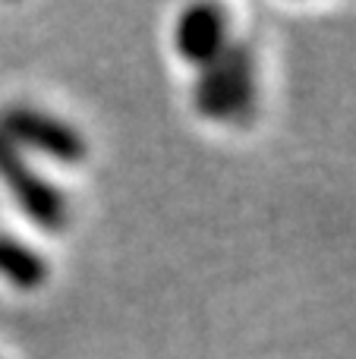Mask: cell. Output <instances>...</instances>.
Returning <instances> with one entry per match:
<instances>
[{
  "instance_id": "cell-3",
  "label": "cell",
  "mask_w": 356,
  "mask_h": 359,
  "mask_svg": "<svg viewBox=\"0 0 356 359\" xmlns=\"http://www.w3.org/2000/svg\"><path fill=\"white\" fill-rule=\"evenodd\" d=\"M0 180L6 183V189H13L19 208L35 224H41L44 230H60L67 224V198H63V192L54 189L44 177H38L25 164L22 151L4 133H0Z\"/></svg>"
},
{
  "instance_id": "cell-4",
  "label": "cell",
  "mask_w": 356,
  "mask_h": 359,
  "mask_svg": "<svg viewBox=\"0 0 356 359\" xmlns=\"http://www.w3.org/2000/svg\"><path fill=\"white\" fill-rule=\"evenodd\" d=\"M174 41L183 60L196 67H208L227 48V16L214 4H196L180 13L174 29Z\"/></svg>"
},
{
  "instance_id": "cell-5",
  "label": "cell",
  "mask_w": 356,
  "mask_h": 359,
  "mask_svg": "<svg viewBox=\"0 0 356 359\" xmlns=\"http://www.w3.org/2000/svg\"><path fill=\"white\" fill-rule=\"evenodd\" d=\"M0 278L10 280L19 290H35L48 278V265H44L41 255L32 252L16 236L0 233Z\"/></svg>"
},
{
  "instance_id": "cell-1",
  "label": "cell",
  "mask_w": 356,
  "mask_h": 359,
  "mask_svg": "<svg viewBox=\"0 0 356 359\" xmlns=\"http://www.w3.org/2000/svg\"><path fill=\"white\" fill-rule=\"evenodd\" d=\"M252 50L249 44H227L196 82V107L212 120H240L252 107L256 79H252Z\"/></svg>"
},
{
  "instance_id": "cell-2",
  "label": "cell",
  "mask_w": 356,
  "mask_h": 359,
  "mask_svg": "<svg viewBox=\"0 0 356 359\" xmlns=\"http://www.w3.org/2000/svg\"><path fill=\"white\" fill-rule=\"evenodd\" d=\"M0 133L16 149L25 145V149H35L63 164H76L85 158V139L69 123L44 111H35V107H6L0 114Z\"/></svg>"
}]
</instances>
